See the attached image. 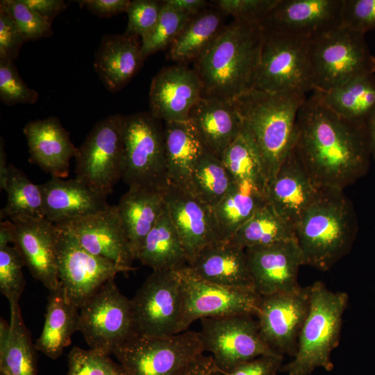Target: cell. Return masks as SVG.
Instances as JSON below:
<instances>
[{
    "instance_id": "obj_1",
    "label": "cell",
    "mask_w": 375,
    "mask_h": 375,
    "mask_svg": "<svg viewBox=\"0 0 375 375\" xmlns=\"http://www.w3.org/2000/svg\"><path fill=\"white\" fill-rule=\"evenodd\" d=\"M294 149L318 188L339 190L365 172L372 153L367 124L338 116L312 94L299 111Z\"/></svg>"
},
{
    "instance_id": "obj_2",
    "label": "cell",
    "mask_w": 375,
    "mask_h": 375,
    "mask_svg": "<svg viewBox=\"0 0 375 375\" xmlns=\"http://www.w3.org/2000/svg\"><path fill=\"white\" fill-rule=\"evenodd\" d=\"M264 31L258 22L233 19L194 62L204 97L233 101L253 88Z\"/></svg>"
},
{
    "instance_id": "obj_3",
    "label": "cell",
    "mask_w": 375,
    "mask_h": 375,
    "mask_svg": "<svg viewBox=\"0 0 375 375\" xmlns=\"http://www.w3.org/2000/svg\"><path fill=\"white\" fill-rule=\"evenodd\" d=\"M306 98L301 92L252 89L233 101L259 151L266 187L294 149L297 118Z\"/></svg>"
},
{
    "instance_id": "obj_4",
    "label": "cell",
    "mask_w": 375,
    "mask_h": 375,
    "mask_svg": "<svg viewBox=\"0 0 375 375\" xmlns=\"http://www.w3.org/2000/svg\"><path fill=\"white\" fill-rule=\"evenodd\" d=\"M342 191L321 188L294 226L305 265L327 271L351 248L355 221Z\"/></svg>"
},
{
    "instance_id": "obj_5",
    "label": "cell",
    "mask_w": 375,
    "mask_h": 375,
    "mask_svg": "<svg viewBox=\"0 0 375 375\" xmlns=\"http://www.w3.org/2000/svg\"><path fill=\"white\" fill-rule=\"evenodd\" d=\"M310 286V306L299 333L297 349L292 360L280 372L288 375H310L316 369H333V351L339 345L343 315L349 296L332 291L319 281Z\"/></svg>"
},
{
    "instance_id": "obj_6",
    "label": "cell",
    "mask_w": 375,
    "mask_h": 375,
    "mask_svg": "<svg viewBox=\"0 0 375 375\" xmlns=\"http://www.w3.org/2000/svg\"><path fill=\"white\" fill-rule=\"evenodd\" d=\"M365 35L340 24L310 39L313 91L328 90L375 73V56Z\"/></svg>"
},
{
    "instance_id": "obj_7",
    "label": "cell",
    "mask_w": 375,
    "mask_h": 375,
    "mask_svg": "<svg viewBox=\"0 0 375 375\" xmlns=\"http://www.w3.org/2000/svg\"><path fill=\"white\" fill-rule=\"evenodd\" d=\"M124 164L129 186L163 192L169 185L161 120L150 111L123 115Z\"/></svg>"
},
{
    "instance_id": "obj_8",
    "label": "cell",
    "mask_w": 375,
    "mask_h": 375,
    "mask_svg": "<svg viewBox=\"0 0 375 375\" xmlns=\"http://www.w3.org/2000/svg\"><path fill=\"white\" fill-rule=\"evenodd\" d=\"M203 353L199 332L185 331L165 337L134 335L112 354L125 375H181Z\"/></svg>"
},
{
    "instance_id": "obj_9",
    "label": "cell",
    "mask_w": 375,
    "mask_h": 375,
    "mask_svg": "<svg viewBox=\"0 0 375 375\" xmlns=\"http://www.w3.org/2000/svg\"><path fill=\"white\" fill-rule=\"evenodd\" d=\"M309 43L310 38L264 31L253 89L306 94L312 92Z\"/></svg>"
},
{
    "instance_id": "obj_10",
    "label": "cell",
    "mask_w": 375,
    "mask_h": 375,
    "mask_svg": "<svg viewBox=\"0 0 375 375\" xmlns=\"http://www.w3.org/2000/svg\"><path fill=\"white\" fill-rule=\"evenodd\" d=\"M74 158L75 178L107 197L123 174V115H110L98 122L76 148Z\"/></svg>"
},
{
    "instance_id": "obj_11",
    "label": "cell",
    "mask_w": 375,
    "mask_h": 375,
    "mask_svg": "<svg viewBox=\"0 0 375 375\" xmlns=\"http://www.w3.org/2000/svg\"><path fill=\"white\" fill-rule=\"evenodd\" d=\"M199 332L204 352L210 353L223 375L246 361L278 354L262 340L253 315H237L202 318ZM281 355V354H280Z\"/></svg>"
},
{
    "instance_id": "obj_12",
    "label": "cell",
    "mask_w": 375,
    "mask_h": 375,
    "mask_svg": "<svg viewBox=\"0 0 375 375\" xmlns=\"http://www.w3.org/2000/svg\"><path fill=\"white\" fill-rule=\"evenodd\" d=\"M79 330L91 349L110 355L134 335L131 299L115 278L106 282L79 308Z\"/></svg>"
},
{
    "instance_id": "obj_13",
    "label": "cell",
    "mask_w": 375,
    "mask_h": 375,
    "mask_svg": "<svg viewBox=\"0 0 375 375\" xmlns=\"http://www.w3.org/2000/svg\"><path fill=\"white\" fill-rule=\"evenodd\" d=\"M131 302L134 335L165 337L178 333L182 293L177 270L153 271Z\"/></svg>"
},
{
    "instance_id": "obj_14",
    "label": "cell",
    "mask_w": 375,
    "mask_h": 375,
    "mask_svg": "<svg viewBox=\"0 0 375 375\" xmlns=\"http://www.w3.org/2000/svg\"><path fill=\"white\" fill-rule=\"evenodd\" d=\"M177 271L182 293L178 333L202 318L257 315L261 297L256 292L210 283L196 275L188 265Z\"/></svg>"
},
{
    "instance_id": "obj_15",
    "label": "cell",
    "mask_w": 375,
    "mask_h": 375,
    "mask_svg": "<svg viewBox=\"0 0 375 375\" xmlns=\"http://www.w3.org/2000/svg\"><path fill=\"white\" fill-rule=\"evenodd\" d=\"M58 228L57 269L60 284L67 299L78 308L117 274L131 272L90 253L72 233Z\"/></svg>"
},
{
    "instance_id": "obj_16",
    "label": "cell",
    "mask_w": 375,
    "mask_h": 375,
    "mask_svg": "<svg viewBox=\"0 0 375 375\" xmlns=\"http://www.w3.org/2000/svg\"><path fill=\"white\" fill-rule=\"evenodd\" d=\"M310 286L261 297L257 322L262 340L275 352L294 357L310 306Z\"/></svg>"
},
{
    "instance_id": "obj_17",
    "label": "cell",
    "mask_w": 375,
    "mask_h": 375,
    "mask_svg": "<svg viewBox=\"0 0 375 375\" xmlns=\"http://www.w3.org/2000/svg\"><path fill=\"white\" fill-rule=\"evenodd\" d=\"M255 292L260 297L297 290L304 265L296 238L245 249Z\"/></svg>"
},
{
    "instance_id": "obj_18",
    "label": "cell",
    "mask_w": 375,
    "mask_h": 375,
    "mask_svg": "<svg viewBox=\"0 0 375 375\" xmlns=\"http://www.w3.org/2000/svg\"><path fill=\"white\" fill-rule=\"evenodd\" d=\"M72 233L90 253L117 265L135 270V259L116 205L95 213L55 224Z\"/></svg>"
},
{
    "instance_id": "obj_19",
    "label": "cell",
    "mask_w": 375,
    "mask_h": 375,
    "mask_svg": "<svg viewBox=\"0 0 375 375\" xmlns=\"http://www.w3.org/2000/svg\"><path fill=\"white\" fill-rule=\"evenodd\" d=\"M10 220L12 243L31 274L49 291L60 285L57 269L58 228L46 218Z\"/></svg>"
},
{
    "instance_id": "obj_20",
    "label": "cell",
    "mask_w": 375,
    "mask_h": 375,
    "mask_svg": "<svg viewBox=\"0 0 375 375\" xmlns=\"http://www.w3.org/2000/svg\"><path fill=\"white\" fill-rule=\"evenodd\" d=\"M344 0H278L259 23L265 31L312 38L341 24Z\"/></svg>"
},
{
    "instance_id": "obj_21",
    "label": "cell",
    "mask_w": 375,
    "mask_h": 375,
    "mask_svg": "<svg viewBox=\"0 0 375 375\" xmlns=\"http://www.w3.org/2000/svg\"><path fill=\"white\" fill-rule=\"evenodd\" d=\"M163 197L188 263L203 248L222 240L212 207L190 191L170 185Z\"/></svg>"
},
{
    "instance_id": "obj_22",
    "label": "cell",
    "mask_w": 375,
    "mask_h": 375,
    "mask_svg": "<svg viewBox=\"0 0 375 375\" xmlns=\"http://www.w3.org/2000/svg\"><path fill=\"white\" fill-rule=\"evenodd\" d=\"M202 95V84L194 69L181 64L167 67L151 81L149 111L165 122L187 121Z\"/></svg>"
},
{
    "instance_id": "obj_23",
    "label": "cell",
    "mask_w": 375,
    "mask_h": 375,
    "mask_svg": "<svg viewBox=\"0 0 375 375\" xmlns=\"http://www.w3.org/2000/svg\"><path fill=\"white\" fill-rule=\"evenodd\" d=\"M320 189L308 175L293 149L267 185L264 196L277 213L294 227Z\"/></svg>"
},
{
    "instance_id": "obj_24",
    "label": "cell",
    "mask_w": 375,
    "mask_h": 375,
    "mask_svg": "<svg viewBox=\"0 0 375 375\" xmlns=\"http://www.w3.org/2000/svg\"><path fill=\"white\" fill-rule=\"evenodd\" d=\"M189 120L205 149L219 159L243 128L233 101L204 96L192 108Z\"/></svg>"
},
{
    "instance_id": "obj_25",
    "label": "cell",
    "mask_w": 375,
    "mask_h": 375,
    "mask_svg": "<svg viewBox=\"0 0 375 375\" xmlns=\"http://www.w3.org/2000/svg\"><path fill=\"white\" fill-rule=\"evenodd\" d=\"M32 162L53 178L67 176L76 147L56 117L28 122L23 128Z\"/></svg>"
},
{
    "instance_id": "obj_26",
    "label": "cell",
    "mask_w": 375,
    "mask_h": 375,
    "mask_svg": "<svg viewBox=\"0 0 375 375\" xmlns=\"http://www.w3.org/2000/svg\"><path fill=\"white\" fill-rule=\"evenodd\" d=\"M188 267L210 283L255 292L245 249L229 241L208 245L188 262Z\"/></svg>"
},
{
    "instance_id": "obj_27",
    "label": "cell",
    "mask_w": 375,
    "mask_h": 375,
    "mask_svg": "<svg viewBox=\"0 0 375 375\" xmlns=\"http://www.w3.org/2000/svg\"><path fill=\"white\" fill-rule=\"evenodd\" d=\"M40 186L45 218L54 224L88 216L110 206L106 197L76 178L65 180L52 177Z\"/></svg>"
},
{
    "instance_id": "obj_28",
    "label": "cell",
    "mask_w": 375,
    "mask_h": 375,
    "mask_svg": "<svg viewBox=\"0 0 375 375\" xmlns=\"http://www.w3.org/2000/svg\"><path fill=\"white\" fill-rule=\"evenodd\" d=\"M139 37L106 35L95 53L94 68L104 86L116 92L136 74L144 59Z\"/></svg>"
},
{
    "instance_id": "obj_29",
    "label": "cell",
    "mask_w": 375,
    "mask_h": 375,
    "mask_svg": "<svg viewBox=\"0 0 375 375\" xmlns=\"http://www.w3.org/2000/svg\"><path fill=\"white\" fill-rule=\"evenodd\" d=\"M165 206L163 192L139 187L129 188L116 205L135 260Z\"/></svg>"
},
{
    "instance_id": "obj_30",
    "label": "cell",
    "mask_w": 375,
    "mask_h": 375,
    "mask_svg": "<svg viewBox=\"0 0 375 375\" xmlns=\"http://www.w3.org/2000/svg\"><path fill=\"white\" fill-rule=\"evenodd\" d=\"M164 137L169 185L189 191L205 148L190 120L165 122Z\"/></svg>"
},
{
    "instance_id": "obj_31",
    "label": "cell",
    "mask_w": 375,
    "mask_h": 375,
    "mask_svg": "<svg viewBox=\"0 0 375 375\" xmlns=\"http://www.w3.org/2000/svg\"><path fill=\"white\" fill-rule=\"evenodd\" d=\"M79 308L69 302L60 284L49 291L45 320L35 348L56 360L69 346L74 333L79 330Z\"/></svg>"
},
{
    "instance_id": "obj_32",
    "label": "cell",
    "mask_w": 375,
    "mask_h": 375,
    "mask_svg": "<svg viewBox=\"0 0 375 375\" xmlns=\"http://www.w3.org/2000/svg\"><path fill=\"white\" fill-rule=\"evenodd\" d=\"M9 324L0 321V373L37 375L35 345L24 322L19 303L10 304Z\"/></svg>"
},
{
    "instance_id": "obj_33",
    "label": "cell",
    "mask_w": 375,
    "mask_h": 375,
    "mask_svg": "<svg viewBox=\"0 0 375 375\" xmlns=\"http://www.w3.org/2000/svg\"><path fill=\"white\" fill-rule=\"evenodd\" d=\"M312 94L338 116L367 124L375 111V75L358 77L328 90H314Z\"/></svg>"
},
{
    "instance_id": "obj_34",
    "label": "cell",
    "mask_w": 375,
    "mask_h": 375,
    "mask_svg": "<svg viewBox=\"0 0 375 375\" xmlns=\"http://www.w3.org/2000/svg\"><path fill=\"white\" fill-rule=\"evenodd\" d=\"M224 13L205 10L190 16L169 47V58L180 64L197 60L212 45L224 26Z\"/></svg>"
},
{
    "instance_id": "obj_35",
    "label": "cell",
    "mask_w": 375,
    "mask_h": 375,
    "mask_svg": "<svg viewBox=\"0 0 375 375\" xmlns=\"http://www.w3.org/2000/svg\"><path fill=\"white\" fill-rule=\"evenodd\" d=\"M137 260L153 271L178 270L188 265L185 251L166 205L147 236Z\"/></svg>"
},
{
    "instance_id": "obj_36",
    "label": "cell",
    "mask_w": 375,
    "mask_h": 375,
    "mask_svg": "<svg viewBox=\"0 0 375 375\" xmlns=\"http://www.w3.org/2000/svg\"><path fill=\"white\" fill-rule=\"evenodd\" d=\"M221 160L237 184H247L264 195L266 181L261 157L253 138L244 125Z\"/></svg>"
},
{
    "instance_id": "obj_37",
    "label": "cell",
    "mask_w": 375,
    "mask_h": 375,
    "mask_svg": "<svg viewBox=\"0 0 375 375\" xmlns=\"http://www.w3.org/2000/svg\"><path fill=\"white\" fill-rule=\"evenodd\" d=\"M294 238V227L267 202L228 241L245 249Z\"/></svg>"
},
{
    "instance_id": "obj_38",
    "label": "cell",
    "mask_w": 375,
    "mask_h": 375,
    "mask_svg": "<svg viewBox=\"0 0 375 375\" xmlns=\"http://www.w3.org/2000/svg\"><path fill=\"white\" fill-rule=\"evenodd\" d=\"M266 203L264 195L255 188L247 184L236 185L212 208L222 240H229Z\"/></svg>"
},
{
    "instance_id": "obj_39",
    "label": "cell",
    "mask_w": 375,
    "mask_h": 375,
    "mask_svg": "<svg viewBox=\"0 0 375 375\" xmlns=\"http://www.w3.org/2000/svg\"><path fill=\"white\" fill-rule=\"evenodd\" d=\"M236 185L222 160L204 149L192 174L189 191L213 208Z\"/></svg>"
},
{
    "instance_id": "obj_40",
    "label": "cell",
    "mask_w": 375,
    "mask_h": 375,
    "mask_svg": "<svg viewBox=\"0 0 375 375\" xmlns=\"http://www.w3.org/2000/svg\"><path fill=\"white\" fill-rule=\"evenodd\" d=\"M3 190L7 194L6 206L1 210L2 217L45 218L44 201L40 185H35L25 174L13 165H8V172Z\"/></svg>"
},
{
    "instance_id": "obj_41",
    "label": "cell",
    "mask_w": 375,
    "mask_h": 375,
    "mask_svg": "<svg viewBox=\"0 0 375 375\" xmlns=\"http://www.w3.org/2000/svg\"><path fill=\"white\" fill-rule=\"evenodd\" d=\"M190 16L171 8L164 2L157 23L148 33L141 38L143 58L145 60L149 56L169 48Z\"/></svg>"
},
{
    "instance_id": "obj_42",
    "label": "cell",
    "mask_w": 375,
    "mask_h": 375,
    "mask_svg": "<svg viewBox=\"0 0 375 375\" xmlns=\"http://www.w3.org/2000/svg\"><path fill=\"white\" fill-rule=\"evenodd\" d=\"M24 260L14 246H0V290L9 305L19 303L26 281L22 273Z\"/></svg>"
},
{
    "instance_id": "obj_43",
    "label": "cell",
    "mask_w": 375,
    "mask_h": 375,
    "mask_svg": "<svg viewBox=\"0 0 375 375\" xmlns=\"http://www.w3.org/2000/svg\"><path fill=\"white\" fill-rule=\"evenodd\" d=\"M66 375H125L119 363L109 356L93 349L74 347L68 355Z\"/></svg>"
},
{
    "instance_id": "obj_44",
    "label": "cell",
    "mask_w": 375,
    "mask_h": 375,
    "mask_svg": "<svg viewBox=\"0 0 375 375\" xmlns=\"http://www.w3.org/2000/svg\"><path fill=\"white\" fill-rule=\"evenodd\" d=\"M0 8L10 15L26 42L49 38L53 34L51 24L44 20L23 0H1Z\"/></svg>"
},
{
    "instance_id": "obj_45",
    "label": "cell",
    "mask_w": 375,
    "mask_h": 375,
    "mask_svg": "<svg viewBox=\"0 0 375 375\" xmlns=\"http://www.w3.org/2000/svg\"><path fill=\"white\" fill-rule=\"evenodd\" d=\"M39 95L18 73L13 60L0 58V100L6 105L34 104Z\"/></svg>"
},
{
    "instance_id": "obj_46",
    "label": "cell",
    "mask_w": 375,
    "mask_h": 375,
    "mask_svg": "<svg viewBox=\"0 0 375 375\" xmlns=\"http://www.w3.org/2000/svg\"><path fill=\"white\" fill-rule=\"evenodd\" d=\"M163 6V1H131L126 11L128 20L124 34L141 38L145 35L157 23Z\"/></svg>"
},
{
    "instance_id": "obj_47",
    "label": "cell",
    "mask_w": 375,
    "mask_h": 375,
    "mask_svg": "<svg viewBox=\"0 0 375 375\" xmlns=\"http://www.w3.org/2000/svg\"><path fill=\"white\" fill-rule=\"evenodd\" d=\"M341 25L365 34L375 29V0H344Z\"/></svg>"
},
{
    "instance_id": "obj_48",
    "label": "cell",
    "mask_w": 375,
    "mask_h": 375,
    "mask_svg": "<svg viewBox=\"0 0 375 375\" xmlns=\"http://www.w3.org/2000/svg\"><path fill=\"white\" fill-rule=\"evenodd\" d=\"M278 0H217L213 1L222 13L234 19L247 22L262 20L272 10Z\"/></svg>"
},
{
    "instance_id": "obj_49",
    "label": "cell",
    "mask_w": 375,
    "mask_h": 375,
    "mask_svg": "<svg viewBox=\"0 0 375 375\" xmlns=\"http://www.w3.org/2000/svg\"><path fill=\"white\" fill-rule=\"evenodd\" d=\"M26 40L10 15L0 8V58L13 60Z\"/></svg>"
},
{
    "instance_id": "obj_50",
    "label": "cell",
    "mask_w": 375,
    "mask_h": 375,
    "mask_svg": "<svg viewBox=\"0 0 375 375\" xmlns=\"http://www.w3.org/2000/svg\"><path fill=\"white\" fill-rule=\"evenodd\" d=\"M283 361L280 354L261 356L240 364L227 375H277Z\"/></svg>"
},
{
    "instance_id": "obj_51",
    "label": "cell",
    "mask_w": 375,
    "mask_h": 375,
    "mask_svg": "<svg viewBox=\"0 0 375 375\" xmlns=\"http://www.w3.org/2000/svg\"><path fill=\"white\" fill-rule=\"evenodd\" d=\"M92 13L101 17L112 16L126 12L131 1L129 0H83L79 1Z\"/></svg>"
},
{
    "instance_id": "obj_52",
    "label": "cell",
    "mask_w": 375,
    "mask_h": 375,
    "mask_svg": "<svg viewBox=\"0 0 375 375\" xmlns=\"http://www.w3.org/2000/svg\"><path fill=\"white\" fill-rule=\"evenodd\" d=\"M44 20L52 24L55 17L66 9L63 0H23Z\"/></svg>"
},
{
    "instance_id": "obj_53",
    "label": "cell",
    "mask_w": 375,
    "mask_h": 375,
    "mask_svg": "<svg viewBox=\"0 0 375 375\" xmlns=\"http://www.w3.org/2000/svg\"><path fill=\"white\" fill-rule=\"evenodd\" d=\"M181 375H223L210 356L203 353L193 360Z\"/></svg>"
},
{
    "instance_id": "obj_54",
    "label": "cell",
    "mask_w": 375,
    "mask_h": 375,
    "mask_svg": "<svg viewBox=\"0 0 375 375\" xmlns=\"http://www.w3.org/2000/svg\"><path fill=\"white\" fill-rule=\"evenodd\" d=\"M164 2L171 8L192 15L205 10L208 2L204 0H164Z\"/></svg>"
},
{
    "instance_id": "obj_55",
    "label": "cell",
    "mask_w": 375,
    "mask_h": 375,
    "mask_svg": "<svg viewBox=\"0 0 375 375\" xmlns=\"http://www.w3.org/2000/svg\"><path fill=\"white\" fill-rule=\"evenodd\" d=\"M8 172V164L7 163L6 155L4 150V142L1 138L0 141V188L3 190Z\"/></svg>"
},
{
    "instance_id": "obj_56",
    "label": "cell",
    "mask_w": 375,
    "mask_h": 375,
    "mask_svg": "<svg viewBox=\"0 0 375 375\" xmlns=\"http://www.w3.org/2000/svg\"><path fill=\"white\" fill-rule=\"evenodd\" d=\"M371 151L375 158V111L367 124Z\"/></svg>"
},
{
    "instance_id": "obj_57",
    "label": "cell",
    "mask_w": 375,
    "mask_h": 375,
    "mask_svg": "<svg viewBox=\"0 0 375 375\" xmlns=\"http://www.w3.org/2000/svg\"><path fill=\"white\" fill-rule=\"evenodd\" d=\"M0 375H4L3 374L0 373Z\"/></svg>"
},
{
    "instance_id": "obj_58",
    "label": "cell",
    "mask_w": 375,
    "mask_h": 375,
    "mask_svg": "<svg viewBox=\"0 0 375 375\" xmlns=\"http://www.w3.org/2000/svg\"><path fill=\"white\" fill-rule=\"evenodd\" d=\"M278 375V374H277Z\"/></svg>"
}]
</instances>
